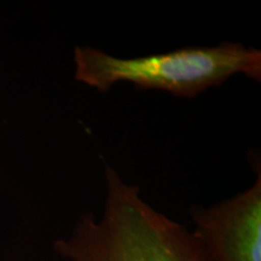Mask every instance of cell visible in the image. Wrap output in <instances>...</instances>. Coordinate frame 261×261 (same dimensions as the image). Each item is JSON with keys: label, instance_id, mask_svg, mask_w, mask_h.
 <instances>
[{"label": "cell", "instance_id": "obj_1", "mask_svg": "<svg viewBox=\"0 0 261 261\" xmlns=\"http://www.w3.org/2000/svg\"><path fill=\"white\" fill-rule=\"evenodd\" d=\"M107 200L100 219L81 215L55 250L69 261H210L191 231L143 200L139 188L106 169Z\"/></svg>", "mask_w": 261, "mask_h": 261}, {"label": "cell", "instance_id": "obj_2", "mask_svg": "<svg viewBox=\"0 0 261 261\" xmlns=\"http://www.w3.org/2000/svg\"><path fill=\"white\" fill-rule=\"evenodd\" d=\"M75 80L106 93L117 83L192 98L236 74L261 81V51L240 42L190 46L138 58H119L98 48L76 46Z\"/></svg>", "mask_w": 261, "mask_h": 261}, {"label": "cell", "instance_id": "obj_3", "mask_svg": "<svg viewBox=\"0 0 261 261\" xmlns=\"http://www.w3.org/2000/svg\"><path fill=\"white\" fill-rule=\"evenodd\" d=\"M191 231L210 261H261V174L247 190L204 208L192 205Z\"/></svg>", "mask_w": 261, "mask_h": 261}]
</instances>
